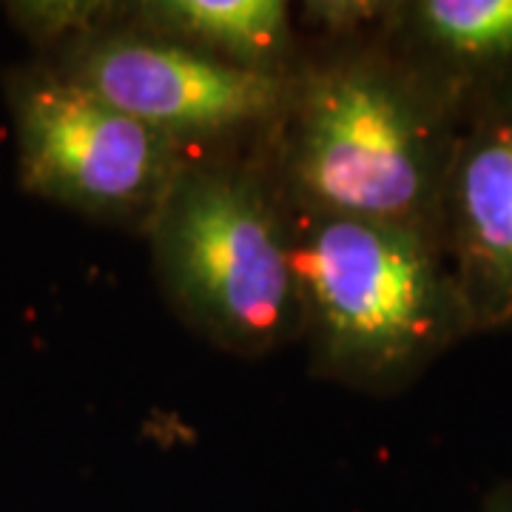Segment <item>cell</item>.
Returning <instances> with one entry per match:
<instances>
[{
  "mask_svg": "<svg viewBox=\"0 0 512 512\" xmlns=\"http://www.w3.org/2000/svg\"><path fill=\"white\" fill-rule=\"evenodd\" d=\"M461 123L456 100L379 35L293 66L262 163L293 211L399 225L441 242Z\"/></svg>",
  "mask_w": 512,
  "mask_h": 512,
  "instance_id": "1",
  "label": "cell"
},
{
  "mask_svg": "<svg viewBox=\"0 0 512 512\" xmlns=\"http://www.w3.org/2000/svg\"><path fill=\"white\" fill-rule=\"evenodd\" d=\"M288 217L313 373L396 393L470 336L436 237L293 208Z\"/></svg>",
  "mask_w": 512,
  "mask_h": 512,
  "instance_id": "2",
  "label": "cell"
},
{
  "mask_svg": "<svg viewBox=\"0 0 512 512\" xmlns=\"http://www.w3.org/2000/svg\"><path fill=\"white\" fill-rule=\"evenodd\" d=\"M146 237L171 311L211 345L265 356L302 336L291 217L262 157H191Z\"/></svg>",
  "mask_w": 512,
  "mask_h": 512,
  "instance_id": "3",
  "label": "cell"
},
{
  "mask_svg": "<svg viewBox=\"0 0 512 512\" xmlns=\"http://www.w3.org/2000/svg\"><path fill=\"white\" fill-rule=\"evenodd\" d=\"M20 183L29 194L146 234L191 160L52 63L6 80Z\"/></svg>",
  "mask_w": 512,
  "mask_h": 512,
  "instance_id": "4",
  "label": "cell"
},
{
  "mask_svg": "<svg viewBox=\"0 0 512 512\" xmlns=\"http://www.w3.org/2000/svg\"><path fill=\"white\" fill-rule=\"evenodd\" d=\"M109 106L140 120L188 157L265 140L285 106L288 77L256 74L143 32L123 15L72 40L52 63Z\"/></svg>",
  "mask_w": 512,
  "mask_h": 512,
  "instance_id": "5",
  "label": "cell"
},
{
  "mask_svg": "<svg viewBox=\"0 0 512 512\" xmlns=\"http://www.w3.org/2000/svg\"><path fill=\"white\" fill-rule=\"evenodd\" d=\"M441 248L470 333L512 325V94L464 114L441 200Z\"/></svg>",
  "mask_w": 512,
  "mask_h": 512,
  "instance_id": "6",
  "label": "cell"
},
{
  "mask_svg": "<svg viewBox=\"0 0 512 512\" xmlns=\"http://www.w3.org/2000/svg\"><path fill=\"white\" fill-rule=\"evenodd\" d=\"M382 35L461 114L512 94V0L390 3Z\"/></svg>",
  "mask_w": 512,
  "mask_h": 512,
  "instance_id": "7",
  "label": "cell"
},
{
  "mask_svg": "<svg viewBox=\"0 0 512 512\" xmlns=\"http://www.w3.org/2000/svg\"><path fill=\"white\" fill-rule=\"evenodd\" d=\"M126 20L245 72L288 77L296 66L282 0H148L126 6Z\"/></svg>",
  "mask_w": 512,
  "mask_h": 512,
  "instance_id": "8",
  "label": "cell"
},
{
  "mask_svg": "<svg viewBox=\"0 0 512 512\" xmlns=\"http://www.w3.org/2000/svg\"><path fill=\"white\" fill-rule=\"evenodd\" d=\"M126 6L97 0H49V3H12L9 18L23 35L46 46H69L72 40L92 35L123 15Z\"/></svg>",
  "mask_w": 512,
  "mask_h": 512,
  "instance_id": "9",
  "label": "cell"
},
{
  "mask_svg": "<svg viewBox=\"0 0 512 512\" xmlns=\"http://www.w3.org/2000/svg\"><path fill=\"white\" fill-rule=\"evenodd\" d=\"M387 3H308L305 18L316 20L325 35L362 32L367 23L384 20Z\"/></svg>",
  "mask_w": 512,
  "mask_h": 512,
  "instance_id": "10",
  "label": "cell"
},
{
  "mask_svg": "<svg viewBox=\"0 0 512 512\" xmlns=\"http://www.w3.org/2000/svg\"><path fill=\"white\" fill-rule=\"evenodd\" d=\"M481 512H512V478L495 484L490 493L484 495V507Z\"/></svg>",
  "mask_w": 512,
  "mask_h": 512,
  "instance_id": "11",
  "label": "cell"
}]
</instances>
